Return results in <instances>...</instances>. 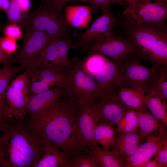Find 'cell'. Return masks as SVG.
Returning <instances> with one entry per match:
<instances>
[{"mask_svg":"<svg viewBox=\"0 0 167 167\" xmlns=\"http://www.w3.org/2000/svg\"><path fill=\"white\" fill-rule=\"evenodd\" d=\"M167 136L153 135L146 137L145 141L139 146L134 153L125 160L126 167H142L156 155L167 141Z\"/></svg>","mask_w":167,"mask_h":167,"instance_id":"obj_15","label":"cell"},{"mask_svg":"<svg viewBox=\"0 0 167 167\" xmlns=\"http://www.w3.org/2000/svg\"><path fill=\"white\" fill-rule=\"evenodd\" d=\"M116 92L120 101L128 109L136 111L147 110L144 106L146 91L144 89L122 86Z\"/></svg>","mask_w":167,"mask_h":167,"instance_id":"obj_22","label":"cell"},{"mask_svg":"<svg viewBox=\"0 0 167 167\" xmlns=\"http://www.w3.org/2000/svg\"><path fill=\"white\" fill-rule=\"evenodd\" d=\"M155 157L159 163V167H167V141L160 148Z\"/></svg>","mask_w":167,"mask_h":167,"instance_id":"obj_38","label":"cell"},{"mask_svg":"<svg viewBox=\"0 0 167 167\" xmlns=\"http://www.w3.org/2000/svg\"><path fill=\"white\" fill-rule=\"evenodd\" d=\"M26 119L10 118L5 124L0 137V167H34L44 139Z\"/></svg>","mask_w":167,"mask_h":167,"instance_id":"obj_2","label":"cell"},{"mask_svg":"<svg viewBox=\"0 0 167 167\" xmlns=\"http://www.w3.org/2000/svg\"><path fill=\"white\" fill-rule=\"evenodd\" d=\"M114 126L109 124L96 123L94 138L97 144L106 150H111L116 140Z\"/></svg>","mask_w":167,"mask_h":167,"instance_id":"obj_27","label":"cell"},{"mask_svg":"<svg viewBox=\"0 0 167 167\" xmlns=\"http://www.w3.org/2000/svg\"><path fill=\"white\" fill-rule=\"evenodd\" d=\"M7 107L6 104L0 101V116L7 117L6 113Z\"/></svg>","mask_w":167,"mask_h":167,"instance_id":"obj_44","label":"cell"},{"mask_svg":"<svg viewBox=\"0 0 167 167\" xmlns=\"http://www.w3.org/2000/svg\"><path fill=\"white\" fill-rule=\"evenodd\" d=\"M127 0H112L113 4L126 6Z\"/></svg>","mask_w":167,"mask_h":167,"instance_id":"obj_45","label":"cell"},{"mask_svg":"<svg viewBox=\"0 0 167 167\" xmlns=\"http://www.w3.org/2000/svg\"><path fill=\"white\" fill-rule=\"evenodd\" d=\"M66 58L65 53L59 45L56 37H51L38 58L30 66L39 67L59 66L64 67Z\"/></svg>","mask_w":167,"mask_h":167,"instance_id":"obj_19","label":"cell"},{"mask_svg":"<svg viewBox=\"0 0 167 167\" xmlns=\"http://www.w3.org/2000/svg\"><path fill=\"white\" fill-rule=\"evenodd\" d=\"M52 4L55 7L62 9L64 6L69 0H50Z\"/></svg>","mask_w":167,"mask_h":167,"instance_id":"obj_41","label":"cell"},{"mask_svg":"<svg viewBox=\"0 0 167 167\" xmlns=\"http://www.w3.org/2000/svg\"><path fill=\"white\" fill-rule=\"evenodd\" d=\"M96 123L116 125L129 109L120 101L116 91L109 93L92 105Z\"/></svg>","mask_w":167,"mask_h":167,"instance_id":"obj_13","label":"cell"},{"mask_svg":"<svg viewBox=\"0 0 167 167\" xmlns=\"http://www.w3.org/2000/svg\"><path fill=\"white\" fill-rule=\"evenodd\" d=\"M108 59L101 54H91V55L83 62L87 72L94 79L97 73Z\"/></svg>","mask_w":167,"mask_h":167,"instance_id":"obj_31","label":"cell"},{"mask_svg":"<svg viewBox=\"0 0 167 167\" xmlns=\"http://www.w3.org/2000/svg\"><path fill=\"white\" fill-rule=\"evenodd\" d=\"M159 67L148 68L143 65L135 54H130L123 62L121 77L122 86L143 88L147 92L149 82Z\"/></svg>","mask_w":167,"mask_h":167,"instance_id":"obj_9","label":"cell"},{"mask_svg":"<svg viewBox=\"0 0 167 167\" xmlns=\"http://www.w3.org/2000/svg\"><path fill=\"white\" fill-rule=\"evenodd\" d=\"M71 68L58 66L50 67H39L30 66L26 69L39 78L53 87L62 85L66 79Z\"/></svg>","mask_w":167,"mask_h":167,"instance_id":"obj_20","label":"cell"},{"mask_svg":"<svg viewBox=\"0 0 167 167\" xmlns=\"http://www.w3.org/2000/svg\"><path fill=\"white\" fill-rule=\"evenodd\" d=\"M14 62L12 57L4 52L0 46V64L3 65Z\"/></svg>","mask_w":167,"mask_h":167,"instance_id":"obj_39","label":"cell"},{"mask_svg":"<svg viewBox=\"0 0 167 167\" xmlns=\"http://www.w3.org/2000/svg\"><path fill=\"white\" fill-rule=\"evenodd\" d=\"M27 73L29 99L53 87L33 74L27 71Z\"/></svg>","mask_w":167,"mask_h":167,"instance_id":"obj_32","label":"cell"},{"mask_svg":"<svg viewBox=\"0 0 167 167\" xmlns=\"http://www.w3.org/2000/svg\"><path fill=\"white\" fill-rule=\"evenodd\" d=\"M124 35L132 42L136 49L135 55L144 61L158 41L167 35V24L157 25L151 24H138L126 20L123 25Z\"/></svg>","mask_w":167,"mask_h":167,"instance_id":"obj_5","label":"cell"},{"mask_svg":"<svg viewBox=\"0 0 167 167\" xmlns=\"http://www.w3.org/2000/svg\"><path fill=\"white\" fill-rule=\"evenodd\" d=\"M137 112L139 131L143 139L153 135L167 136L166 128L148 111Z\"/></svg>","mask_w":167,"mask_h":167,"instance_id":"obj_21","label":"cell"},{"mask_svg":"<svg viewBox=\"0 0 167 167\" xmlns=\"http://www.w3.org/2000/svg\"><path fill=\"white\" fill-rule=\"evenodd\" d=\"M8 120V119L6 118L0 120V133L2 131L5 124L7 121Z\"/></svg>","mask_w":167,"mask_h":167,"instance_id":"obj_46","label":"cell"},{"mask_svg":"<svg viewBox=\"0 0 167 167\" xmlns=\"http://www.w3.org/2000/svg\"><path fill=\"white\" fill-rule=\"evenodd\" d=\"M89 54H97L107 56L118 62L123 63L131 54H135L136 49L127 38L108 33L95 40L80 50Z\"/></svg>","mask_w":167,"mask_h":167,"instance_id":"obj_6","label":"cell"},{"mask_svg":"<svg viewBox=\"0 0 167 167\" xmlns=\"http://www.w3.org/2000/svg\"><path fill=\"white\" fill-rule=\"evenodd\" d=\"M51 37L43 31H25L22 48L12 57L14 62L17 63L23 70L26 69L38 58Z\"/></svg>","mask_w":167,"mask_h":167,"instance_id":"obj_12","label":"cell"},{"mask_svg":"<svg viewBox=\"0 0 167 167\" xmlns=\"http://www.w3.org/2000/svg\"><path fill=\"white\" fill-rule=\"evenodd\" d=\"M77 105L65 94L28 125L41 139L57 146L69 159L84 150L78 143L74 124Z\"/></svg>","mask_w":167,"mask_h":167,"instance_id":"obj_1","label":"cell"},{"mask_svg":"<svg viewBox=\"0 0 167 167\" xmlns=\"http://www.w3.org/2000/svg\"><path fill=\"white\" fill-rule=\"evenodd\" d=\"M69 161L57 146L44 140L34 167H69Z\"/></svg>","mask_w":167,"mask_h":167,"instance_id":"obj_16","label":"cell"},{"mask_svg":"<svg viewBox=\"0 0 167 167\" xmlns=\"http://www.w3.org/2000/svg\"><path fill=\"white\" fill-rule=\"evenodd\" d=\"M0 68V101L5 104V95L10 82L14 76L23 70L19 66L6 64Z\"/></svg>","mask_w":167,"mask_h":167,"instance_id":"obj_29","label":"cell"},{"mask_svg":"<svg viewBox=\"0 0 167 167\" xmlns=\"http://www.w3.org/2000/svg\"><path fill=\"white\" fill-rule=\"evenodd\" d=\"M149 86L164 102L167 104V67L158 68Z\"/></svg>","mask_w":167,"mask_h":167,"instance_id":"obj_28","label":"cell"},{"mask_svg":"<svg viewBox=\"0 0 167 167\" xmlns=\"http://www.w3.org/2000/svg\"><path fill=\"white\" fill-rule=\"evenodd\" d=\"M65 16L71 27L79 28L88 27L92 19L91 8L84 5H66Z\"/></svg>","mask_w":167,"mask_h":167,"instance_id":"obj_23","label":"cell"},{"mask_svg":"<svg viewBox=\"0 0 167 167\" xmlns=\"http://www.w3.org/2000/svg\"><path fill=\"white\" fill-rule=\"evenodd\" d=\"M116 125L115 131L117 133L138 130L139 126L137 111L128 109Z\"/></svg>","mask_w":167,"mask_h":167,"instance_id":"obj_30","label":"cell"},{"mask_svg":"<svg viewBox=\"0 0 167 167\" xmlns=\"http://www.w3.org/2000/svg\"><path fill=\"white\" fill-rule=\"evenodd\" d=\"M123 14L126 20L138 24H164L167 19V5L146 0H127Z\"/></svg>","mask_w":167,"mask_h":167,"instance_id":"obj_7","label":"cell"},{"mask_svg":"<svg viewBox=\"0 0 167 167\" xmlns=\"http://www.w3.org/2000/svg\"><path fill=\"white\" fill-rule=\"evenodd\" d=\"M88 152L99 167H126L125 160L111 150H105L97 145Z\"/></svg>","mask_w":167,"mask_h":167,"instance_id":"obj_25","label":"cell"},{"mask_svg":"<svg viewBox=\"0 0 167 167\" xmlns=\"http://www.w3.org/2000/svg\"><path fill=\"white\" fill-rule=\"evenodd\" d=\"M96 124L92 105H77L74 130L79 145L84 150L88 152L98 145L94 138Z\"/></svg>","mask_w":167,"mask_h":167,"instance_id":"obj_11","label":"cell"},{"mask_svg":"<svg viewBox=\"0 0 167 167\" xmlns=\"http://www.w3.org/2000/svg\"><path fill=\"white\" fill-rule=\"evenodd\" d=\"M62 85H59L29 99L26 113L28 118H36L45 112L64 94Z\"/></svg>","mask_w":167,"mask_h":167,"instance_id":"obj_14","label":"cell"},{"mask_svg":"<svg viewBox=\"0 0 167 167\" xmlns=\"http://www.w3.org/2000/svg\"><path fill=\"white\" fill-rule=\"evenodd\" d=\"M144 106L147 110L167 127V104L164 102L152 88L146 92Z\"/></svg>","mask_w":167,"mask_h":167,"instance_id":"obj_24","label":"cell"},{"mask_svg":"<svg viewBox=\"0 0 167 167\" xmlns=\"http://www.w3.org/2000/svg\"><path fill=\"white\" fill-rule=\"evenodd\" d=\"M11 0H0V9L7 13L10 5Z\"/></svg>","mask_w":167,"mask_h":167,"instance_id":"obj_42","label":"cell"},{"mask_svg":"<svg viewBox=\"0 0 167 167\" xmlns=\"http://www.w3.org/2000/svg\"><path fill=\"white\" fill-rule=\"evenodd\" d=\"M22 11L26 13L30 8V3L29 0H16Z\"/></svg>","mask_w":167,"mask_h":167,"instance_id":"obj_40","label":"cell"},{"mask_svg":"<svg viewBox=\"0 0 167 167\" xmlns=\"http://www.w3.org/2000/svg\"><path fill=\"white\" fill-rule=\"evenodd\" d=\"M123 63L109 59L96 75L94 79L107 93L116 92L122 87L120 81Z\"/></svg>","mask_w":167,"mask_h":167,"instance_id":"obj_17","label":"cell"},{"mask_svg":"<svg viewBox=\"0 0 167 167\" xmlns=\"http://www.w3.org/2000/svg\"><path fill=\"white\" fill-rule=\"evenodd\" d=\"M29 99L28 80L27 71L25 70L12 80L6 90V116L16 119L28 118L26 109Z\"/></svg>","mask_w":167,"mask_h":167,"instance_id":"obj_8","label":"cell"},{"mask_svg":"<svg viewBox=\"0 0 167 167\" xmlns=\"http://www.w3.org/2000/svg\"><path fill=\"white\" fill-rule=\"evenodd\" d=\"M148 1L155 2H158L167 5V0H146Z\"/></svg>","mask_w":167,"mask_h":167,"instance_id":"obj_47","label":"cell"},{"mask_svg":"<svg viewBox=\"0 0 167 167\" xmlns=\"http://www.w3.org/2000/svg\"><path fill=\"white\" fill-rule=\"evenodd\" d=\"M6 24H0V32L6 26Z\"/></svg>","mask_w":167,"mask_h":167,"instance_id":"obj_48","label":"cell"},{"mask_svg":"<svg viewBox=\"0 0 167 167\" xmlns=\"http://www.w3.org/2000/svg\"><path fill=\"white\" fill-rule=\"evenodd\" d=\"M116 136L115 143L111 150L125 160L131 156L144 139L139 130L128 132H119Z\"/></svg>","mask_w":167,"mask_h":167,"instance_id":"obj_18","label":"cell"},{"mask_svg":"<svg viewBox=\"0 0 167 167\" xmlns=\"http://www.w3.org/2000/svg\"><path fill=\"white\" fill-rule=\"evenodd\" d=\"M142 167H159V164L155 157L153 160L148 161Z\"/></svg>","mask_w":167,"mask_h":167,"instance_id":"obj_43","label":"cell"},{"mask_svg":"<svg viewBox=\"0 0 167 167\" xmlns=\"http://www.w3.org/2000/svg\"><path fill=\"white\" fill-rule=\"evenodd\" d=\"M22 28L19 25L10 24L6 25L2 31L6 36L17 40L23 37Z\"/></svg>","mask_w":167,"mask_h":167,"instance_id":"obj_37","label":"cell"},{"mask_svg":"<svg viewBox=\"0 0 167 167\" xmlns=\"http://www.w3.org/2000/svg\"><path fill=\"white\" fill-rule=\"evenodd\" d=\"M20 26L25 31L34 30L45 32L52 37L70 38L71 27L62 9L54 6L50 0H43L34 11L27 13Z\"/></svg>","mask_w":167,"mask_h":167,"instance_id":"obj_4","label":"cell"},{"mask_svg":"<svg viewBox=\"0 0 167 167\" xmlns=\"http://www.w3.org/2000/svg\"><path fill=\"white\" fill-rule=\"evenodd\" d=\"M119 23L110 9L102 12V14L85 31L74 32L71 48L80 50L97 39L111 32L113 28Z\"/></svg>","mask_w":167,"mask_h":167,"instance_id":"obj_10","label":"cell"},{"mask_svg":"<svg viewBox=\"0 0 167 167\" xmlns=\"http://www.w3.org/2000/svg\"><path fill=\"white\" fill-rule=\"evenodd\" d=\"M62 85L65 94L78 106L93 105L109 93L85 70L83 61L75 56Z\"/></svg>","mask_w":167,"mask_h":167,"instance_id":"obj_3","label":"cell"},{"mask_svg":"<svg viewBox=\"0 0 167 167\" xmlns=\"http://www.w3.org/2000/svg\"><path fill=\"white\" fill-rule=\"evenodd\" d=\"M0 46L4 52L10 55L15 53L18 48L16 40L6 36L0 38Z\"/></svg>","mask_w":167,"mask_h":167,"instance_id":"obj_36","label":"cell"},{"mask_svg":"<svg viewBox=\"0 0 167 167\" xmlns=\"http://www.w3.org/2000/svg\"><path fill=\"white\" fill-rule=\"evenodd\" d=\"M67 3L71 4H88L96 14L99 10H101L102 12L109 10L110 6L113 4L112 0H69Z\"/></svg>","mask_w":167,"mask_h":167,"instance_id":"obj_35","label":"cell"},{"mask_svg":"<svg viewBox=\"0 0 167 167\" xmlns=\"http://www.w3.org/2000/svg\"><path fill=\"white\" fill-rule=\"evenodd\" d=\"M27 14L22 11L16 0H11L9 9L6 13L8 19L6 25L16 24L20 26L24 21Z\"/></svg>","mask_w":167,"mask_h":167,"instance_id":"obj_33","label":"cell"},{"mask_svg":"<svg viewBox=\"0 0 167 167\" xmlns=\"http://www.w3.org/2000/svg\"><path fill=\"white\" fill-rule=\"evenodd\" d=\"M69 167H99V166L89 154L85 155L81 152L70 159Z\"/></svg>","mask_w":167,"mask_h":167,"instance_id":"obj_34","label":"cell"},{"mask_svg":"<svg viewBox=\"0 0 167 167\" xmlns=\"http://www.w3.org/2000/svg\"><path fill=\"white\" fill-rule=\"evenodd\" d=\"M145 61L159 68L167 67V35L158 41Z\"/></svg>","mask_w":167,"mask_h":167,"instance_id":"obj_26","label":"cell"},{"mask_svg":"<svg viewBox=\"0 0 167 167\" xmlns=\"http://www.w3.org/2000/svg\"><path fill=\"white\" fill-rule=\"evenodd\" d=\"M6 118V117H2V116H0V120L4 119Z\"/></svg>","mask_w":167,"mask_h":167,"instance_id":"obj_49","label":"cell"}]
</instances>
